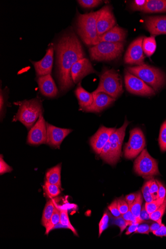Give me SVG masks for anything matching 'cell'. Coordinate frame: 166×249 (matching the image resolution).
Listing matches in <instances>:
<instances>
[{
	"label": "cell",
	"instance_id": "6da1fadb",
	"mask_svg": "<svg viewBox=\"0 0 166 249\" xmlns=\"http://www.w3.org/2000/svg\"><path fill=\"white\" fill-rule=\"evenodd\" d=\"M55 49L58 84L61 92L64 93L74 86L71 69L76 62L84 58L85 53L78 37L71 32L61 37Z\"/></svg>",
	"mask_w": 166,
	"mask_h": 249
},
{
	"label": "cell",
	"instance_id": "7a4b0ae2",
	"mask_svg": "<svg viewBox=\"0 0 166 249\" xmlns=\"http://www.w3.org/2000/svg\"><path fill=\"white\" fill-rule=\"evenodd\" d=\"M100 10L88 14H78L77 32L83 42L88 46H94L99 43L97 22Z\"/></svg>",
	"mask_w": 166,
	"mask_h": 249
},
{
	"label": "cell",
	"instance_id": "3957f363",
	"mask_svg": "<svg viewBox=\"0 0 166 249\" xmlns=\"http://www.w3.org/2000/svg\"><path fill=\"white\" fill-rule=\"evenodd\" d=\"M130 73L144 81L158 91L166 83V76L160 69L147 64L129 67L127 70Z\"/></svg>",
	"mask_w": 166,
	"mask_h": 249
},
{
	"label": "cell",
	"instance_id": "277c9868",
	"mask_svg": "<svg viewBox=\"0 0 166 249\" xmlns=\"http://www.w3.org/2000/svg\"><path fill=\"white\" fill-rule=\"evenodd\" d=\"M19 106L13 122L19 121L28 129H31L42 112V106L40 101L37 99L25 100L15 103Z\"/></svg>",
	"mask_w": 166,
	"mask_h": 249
},
{
	"label": "cell",
	"instance_id": "5b68a950",
	"mask_svg": "<svg viewBox=\"0 0 166 249\" xmlns=\"http://www.w3.org/2000/svg\"><path fill=\"white\" fill-rule=\"evenodd\" d=\"M121 77L115 70L105 68L100 76V83L97 89L93 93L103 92L114 99L123 93Z\"/></svg>",
	"mask_w": 166,
	"mask_h": 249
},
{
	"label": "cell",
	"instance_id": "8992f818",
	"mask_svg": "<svg viewBox=\"0 0 166 249\" xmlns=\"http://www.w3.org/2000/svg\"><path fill=\"white\" fill-rule=\"evenodd\" d=\"M124 42L102 41L89 50L91 58L98 62L111 61L119 58L124 51Z\"/></svg>",
	"mask_w": 166,
	"mask_h": 249
},
{
	"label": "cell",
	"instance_id": "52a82bcc",
	"mask_svg": "<svg viewBox=\"0 0 166 249\" xmlns=\"http://www.w3.org/2000/svg\"><path fill=\"white\" fill-rule=\"evenodd\" d=\"M134 171L139 176L145 178L160 175L157 161L145 149L141 152L134 163Z\"/></svg>",
	"mask_w": 166,
	"mask_h": 249
},
{
	"label": "cell",
	"instance_id": "ba28073f",
	"mask_svg": "<svg viewBox=\"0 0 166 249\" xmlns=\"http://www.w3.org/2000/svg\"><path fill=\"white\" fill-rule=\"evenodd\" d=\"M146 146L145 135L139 128H135L130 131L129 142L126 144L124 155L128 160L136 158Z\"/></svg>",
	"mask_w": 166,
	"mask_h": 249
},
{
	"label": "cell",
	"instance_id": "9c48e42d",
	"mask_svg": "<svg viewBox=\"0 0 166 249\" xmlns=\"http://www.w3.org/2000/svg\"><path fill=\"white\" fill-rule=\"evenodd\" d=\"M125 81L127 90L131 94L142 96H152L155 94L153 88L128 71L125 72Z\"/></svg>",
	"mask_w": 166,
	"mask_h": 249
},
{
	"label": "cell",
	"instance_id": "30bf717a",
	"mask_svg": "<svg viewBox=\"0 0 166 249\" xmlns=\"http://www.w3.org/2000/svg\"><path fill=\"white\" fill-rule=\"evenodd\" d=\"M47 138L46 123L41 112L37 121L29 132L27 143L32 145H39L46 143Z\"/></svg>",
	"mask_w": 166,
	"mask_h": 249
},
{
	"label": "cell",
	"instance_id": "8fae6325",
	"mask_svg": "<svg viewBox=\"0 0 166 249\" xmlns=\"http://www.w3.org/2000/svg\"><path fill=\"white\" fill-rule=\"evenodd\" d=\"M143 37H139L134 40L129 45L125 56L126 63L138 66L145 64V55L142 49Z\"/></svg>",
	"mask_w": 166,
	"mask_h": 249
},
{
	"label": "cell",
	"instance_id": "7c38bea8",
	"mask_svg": "<svg viewBox=\"0 0 166 249\" xmlns=\"http://www.w3.org/2000/svg\"><path fill=\"white\" fill-rule=\"evenodd\" d=\"M129 124V122L126 120L123 125L120 128L116 129L110 138L109 142L115 164L120 160L126 130Z\"/></svg>",
	"mask_w": 166,
	"mask_h": 249
},
{
	"label": "cell",
	"instance_id": "4fadbf2b",
	"mask_svg": "<svg viewBox=\"0 0 166 249\" xmlns=\"http://www.w3.org/2000/svg\"><path fill=\"white\" fill-rule=\"evenodd\" d=\"M116 20L111 6L106 5L100 10L97 22L98 36L103 35L115 27Z\"/></svg>",
	"mask_w": 166,
	"mask_h": 249
},
{
	"label": "cell",
	"instance_id": "5bb4252c",
	"mask_svg": "<svg viewBox=\"0 0 166 249\" xmlns=\"http://www.w3.org/2000/svg\"><path fill=\"white\" fill-rule=\"evenodd\" d=\"M116 128H108L102 126L91 138L90 145L94 152L100 154L103 148L109 141L111 135Z\"/></svg>",
	"mask_w": 166,
	"mask_h": 249
},
{
	"label": "cell",
	"instance_id": "9a60e30c",
	"mask_svg": "<svg viewBox=\"0 0 166 249\" xmlns=\"http://www.w3.org/2000/svg\"><path fill=\"white\" fill-rule=\"evenodd\" d=\"M47 138L46 144L51 146L59 148L60 146L72 129L56 127L46 123Z\"/></svg>",
	"mask_w": 166,
	"mask_h": 249
},
{
	"label": "cell",
	"instance_id": "2e32d148",
	"mask_svg": "<svg viewBox=\"0 0 166 249\" xmlns=\"http://www.w3.org/2000/svg\"><path fill=\"white\" fill-rule=\"evenodd\" d=\"M90 61L83 58L76 62L71 69V76L74 84L78 83L83 78L89 74L96 73Z\"/></svg>",
	"mask_w": 166,
	"mask_h": 249
},
{
	"label": "cell",
	"instance_id": "e0dca14e",
	"mask_svg": "<svg viewBox=\"0 0 166 249\" xmlns=\"http://www.w3.org/2000/svg\"><path fill=\"white\" fill-rule=\"evenodd\" d=\"M54 48L51 46L47 51L44 57L40 61H31L34 66L37 77L50 75L52 73L54 62Z\"/></svg>",
	"mask_w": 166,
	"mask_h": 249
},
{
	"label": "cell",
	"instance_id": "ac0fdd59",
	"mask_svg": "<svg viewBox=\"0 0 166 249\" xmlns=\"http://www.w3.org/2000/svg\"><path fill=\"white\" fill-rule=\"evenodd\" d=\"M37 82L40 92L45 97L55 98L58 94V90L51 74L38 77Z\"/></svg>",
	"mask_w": 166,
	"mask_h": 249
},
{
	"label": "cell",
	"instance_id": "d6986e66",
	"mask_svg": "<svg viewBox=\"0 0 166 249\" xmlns=\"http://www.w3.org/2000/svg\"><path fill=\"white\" fill-rule=\"evenodd\" d=\"M93 101L92 104L86 109L89 112L99 113L111 106L115 100L109 95L103 93H92Z\"/></svg>",
	"mask_w": 166,
	"mask_h": 249
},
{
	"label": "cell",
	"instance_id": "ffe728a7",
	"mask_svg": "<svg viewBox=\"0 0 166 249\" xmlns=\"http://www.w3.org/2000/svg\"><path fill=\"white\" fill-rule=\"evenodd\" d=\"M146 27L152 35H166V16L148 17Z\"/></svg>",
	"mask_w": 166,
	"mask_h": 249
},
{
	"label": "cell",
	"instance_id": "44dd1931",
	"mask_svg": "<svg viewBox=\"0 0 166 249\" xmlns=\"http://www.w3.org/2000/svg\"><path fill=\"white\" fill-rule=\"evenodd\" d=\"M127 33L126 30L116 26L103 35L99 36V43L102 41L124 42L126 40Z\"/></svg>",
	"mask_w": 166,
	"mask_h": 249
},
{
	"label": "cell",
	"instance_id": "7402d4cb",
	"mask_svg": "<svg viewBox=\"0 0 166 249\" xmlns=\"http://www.w3.org/2000/svg\"><path fill=\"white\" fill-rule=\"evenodd\" d=\"M75 95L78 100L80 107L83 110H86L92 103L93 101L92 94L87 92L79 83L75 91Z\"/></svg>",
	"mask_w": 166,
	"mask_h": 249
},
{
	"label": "cell",
	"instance_id": "603a6c76",
	"mask_svg": "<svg viewBox=\"0 0 166 249\" xmlns=\"http://www.w3.org/2000/svg\"><path fill=\"white\" fill-rule=\"evenodd\" d=\"M61 164H58L49 169L45 175L46 181L50 184L56 185L61 188Z\"/></svg>",
	"mask_w": 166,
	"mask_h": 249
},
{
	"label": "cell",
	"instance_id": "cb8c5ba5",
	"mask_svg": "<svg viewBox=\"0 0 166 249\" xmlns=\"http://www.w3.org/2000/svg\"><path fill=\"white\" fill-rule=\"evenodd\" d=\"M142 12L147 13L166 12V0H149Z\"/></svg>",
	"mask_w": 166,
	"mask_h": 249
},
{
	"label": "cell",
	"instance_id": "d4e9b609",
	"mask_svg": "<svg viewBox=\"0 0 166 249\" xmlns=\"http://www.w3.org/2000/svg\"><path fill=\"white\" fill-rule=\"evenodd\" d=\"M142 49L148 57L151 56L156 50V42L154 36L146 37L142 42Z\"/></svg>",
	"mask_w": 166,
	"mask_h": 249
},
{
	"label": "cell",
	"instance_id": "484cf974",
	"mask_svg": "<svg viewBox=\"0 0 166 249\" xmlns=\"http://www.w3.org/2000/svg\"><path fill=\"white\" fill-rule=\"evenodd\" d=\"M55 208V203L53 201L50 200L46 203L41 219V223L44 227L45 228L47 224H48L50 221Z\"/></svg>",
	"mask_w": 166,
	"mask_h": 249
},
{
	"label": "cell",
	"instance_id": "4316f807",
	"mask_svg": "<svg viewBox=\"0 0 166 249\" xmlns=\"http://www.w3.org/2000/svg\"><path fill=\"white\" fill-rule=\"evenodd\" d=\"M142 203H143V196L140 192L137 193L135 200L132 204L129 207V209L136 217L137 222L141 224L139 220V216L142 210Z\"/></svg>",
	"mask_w": 166,
	"mask_h": 249
},
{
	"label": "cell",
	"instance_id": "83f0119b",
	"mask_svg": "<svg viewBox=\"0 0 166 249\" xmlns=\"http://www.w3.org/2000/svg\"><path fill=\"white\" fill-rule=\"evenodd\" d=\"M60 210L55 206V211L53 216L49 221V223L46 225L45 229V234L48 235L51 231H52L55 226L60 223Z\"/></svg>",
	"mask_w": 166,
	"mask_h": 249
},
{
	"label": "cell",
	"instance_id": "f1b7e54d",
	"mask_svg": "<svg viewBox=\"0 0 166 249\" xmlns=\"http://www.w3.org/2000/svg\"><path fill=\"white\" fill-rule=\"evenodd\" d=\"M43 188L46 195L50 198L57 196L61 193L60 188L59 186L50 184L47 181H45Z\"/></svg>",
	"mask_w": 166,
	"mask_h": 249
},
{
	"label": "cell",
	"instance_id": "f546056e",
	"mask_svg": "<svg viewBox=\"0 0 166 249\" xmlns=\"http://www.w3.org/2000/svg\"><path fill=\"white\" fill-rule=\"evenodd\" d=\"M60 224L65 226L66 228L69 229L71 231H72L74 235L76 236H78L77 232L76 230L74 228V226L71 224L68 214V211L67 210L65 209H60Z\"/></svg>",
	"mask_w": 166,
	"mask_h": 249
},
{
	"label": "cell",
	"instance_id": "4dcf8cb0",
	"mask_svg": "<svg viewBox=\"0 0 166 249\" xmlns=\"http://www.w3.org/2000/svg\"><path fill=\"white\" fill-rule=\"evenodd\" d=\"M100 155L102 159L106 163L111 165L115 164L111 151L109 142L105 145Z\"/></svg>",
	"mask_w": 166,
	"mask_h": 249
},
{
	"label": "cell",
	"instance_id": "1f68e13d",
	"mask_svg": "<svg viewBox=\"0 0 166 249\" xmlns=\"http://www.w3.org/2000/svg\"><path fill=\"white\" fill-rule=\"evenodd\" d=\"M166 209V197L159 208L155 212L150 214V219L160 224H162V218L165 212Z\"/></svg>",
	"mask_w": 166,
	"mask_h": 249
},
{
	"label": "cell",
	"instance_id": "d6a6232c",
	"mask_svg": "<svg viewBox=\"0 0 166 249\" xmlns=\"http://www.w3.org/2000/svg\"><path fill=\"white\" fill-rule=\"evenodd\" d=\"M158 141L161 151H166V121L161 127Z\"/></svg>",
	"mask_w": 166,
	"mask_h": 249
},
{
	"label": "cell",
	"instance_id": "836d02e7",
	"mask_svg": "<svg viewBox=\"0 0 166 249\" xmlns=\"http://www.w3.org/2000/svg\"><path fill=\"white\" fill-rule=\"evenodd\" d=\"M151 180L147 181L142 188V194L146 202H150L154 200L153 196L150 192V185Z\"/></svg>",
	"mask_w": 166,
	"mask_h": 249
},
{
	"label": "cell",
	"instance_id": "e575fe53",
	"mask_svg": "<svg viewBox=\"0 0 166 249\" xmlns=\"http://www.w3.org/2000/svg\"><path fill=\"white\" fill-rule=\"evenodd\" d=\"M77 2L82 7L90 9L98 6L103 1L99 0H79Z\"/></svg>",
	"mask_w": 166,
	"mask_h": 249
},
{
	"label": "cell",
	"instance_id": "d590c367",
	"mask_svg": "<svg viewBox=\"0 0 166 249\" xmlns=\"http://www.w3.org/2000/svg\"><path fill=\"white\" fill-rule=\"evenodd\" d=\"M162 203L158 200H154L150 202H146L145 208L148 213L150 214L155 212Z\"/></svg>",
	"mask_w": 166,
	"mask_h": 249
},
{
	"label": "cell",
	"instance_id": "8d00e7d4",
	"mask_svg": "<svg viewBox=\"0 0 166 249\" xmlns=\"http://www.w3.org/2000/svg\"><path fill=\"white\" fill-rule=\"evenodd\" d=\"M109 215L107 213H104L102 218L101 219L99 224V236L100 237L105 230H106L109 225Z\"/></svg>",
	"mask_w": 166,
	"mask_h": 249
},
{
	"label": "cell",
	"instance_id": "74e56055",
	"mask_svg": "<svg viewBox=\"0 0 166 249\" xmlns=\"http://www.w3.org/2000/svg\"><path fill=\"white\" fill-rule=\"evenodd\" d=\"M150 192L154 200L158 199L159 185L157 180L154 178L150 179Z\"/></svg>",
	"mask_w": 166,
	"mask_h": 249
},
{
	"label": "cell",
	"instance_id": "f35d334b",
	"mask_svg": "<svg viewBox=\"0 0 166 249\" xmlns=\"http://www.w3.org/2000/svg\"><path fill=\"white\" fill-rule=\"evenodd\" d=\"M147 3L148 1H146V0H135L132 3L131 8L134 11H142Z\"/></svg>",
	"mask_w": 166,
	"mask_h": 249
},
{
	"label": "cell",
	"instance_id": "ab89813d",
	"mask_svg": "<svg viewBox=\"0 0 166 249\" xmlns=\"http://www.w3.org/2000/svg\"><path fill=\"white\" fill-rule=\"evenodd\" d=\"M108 209L114 217L116 218L122 216V214L119 209H118L117 200L115 199L108 207Z\"/></svg>",
	"mask_w": 166,
	"mask_h": 249
},
{
	"label": "cell",
	"instance_id": "60d3db41",
	"mask_svg": "<svg viewBox=\"0 0 166 249\" xmlns=\"http://www.w3.org/2000/svg\"><path fill=\"white\" fill-rule=\"evenodd\" d=\"M118 209H119L121 213L124 214L127 213L129 210V207L126 200L123 198H120L117 200Z\"/></svg>",
	"mask_w": 166,
	"mask_h": 249
},
{
	"label": "cell",
	"instance_id": "b9f144b4",
	"mask_svg": "<svg viewBox=\"0 0 166 249\" xmlns=\"http://www.w3.org/2000/svg\"><path fill=\"white\" fill-rule=\"evenodd\" d=\"M114 223L120 228L121 233H122L126 230L127 226L129 225V224L127 222L122 216L118 217H115Z\"/></svg>",
	"mask_w": 166,
	"mask_h": 249
},
{
	"label": "cell",
	"instance_id": "7bdbcfd3",
	"mask_svg": "<svg viewBox=\"0 0 166 249\" xmlns=\"http://www.w3.org/2000/svg\"><path fill=\"white\" fill-rule=\"evenodd\" d=\"M12 170V168L5 162L3 156L1 155V157H0V174L2 175L7 173H10Z\"/></svg>",
	"mask_w": 166,
	"mask_h": 249
},
{
	"label": "cell",
	"instance_id": "ee69618b",
	"mask_svg": "<svg viewBox=\"0 0 166 249\" xmlns=\"http://www.w3.org/2000/svg\"><path fill=\"white\" fill-rule=\"evenodd\" d=\"M122 216L129 224V225L134 223H138L136 217L134 216L130 209L127 213L122 214Z\"/></svg>",
	"mask_w": 166,
	"mask_h": 249
},
{
	"label": "cell",
	"instance_id": "f6af8a7d",
	"mask_svg": "<svg viewBox=\"0 0 166 249\" xmlns=\"http://www.w3.org/2000/svg\"><path fill=\"white\" fill-rule=\"evenodd\" d=\"M159 185L158 200L163 203L166 197V189L164 185L159 181L157 180Z\"/></svg>",
	"mask_w": 166,
	"mask_h": 249
},
{
	"label": "cell",
	"instance_id": "bcb514c9",
	"mask_svg": "<svg viewBox=\"0 0 166 249\" xmlns=\"http://www.w3.org/2000/svg\"><path fill=\"white\" fill-rule=\"evenodd\" d=\"M150 231V226L147 224H140L138 226L135 233L149 234Z\"/></svg>",
	"mask_w": 166,
	"mask_h": 249
},
{
	"label": "cell",
	"instance_id": "7dc6e473",
	"mask_svg": "<svg viewBox=\"0 0 166 249\" xmlns=\"http://www.w3.org/2000/svg\"><path fill=\"white\" fill-rule=\"evenodd\" d=\"M149 219H150V214L146 211L145 206L142 208V210L140 213L139 220L140 223L144 221L149 220Z\"/></svg>",
	"mask_w": 166,
	"mask_h": 249
},
{
	"label": "cell",
	"instance_id": "c3c4849f",
	"mask_svg": "<svg viewBox=\"0 0 166 249\" xmlns=\"http://www.w3.org/2000/svg\"><path fill=\"white\" fill-rule=\"evenodd\" d=\"M153 234L158 237H166V227L162 224L161 227L156 231L153 232Z\"/></svg>",
	"mask_w": 166,
	"mask_h": 249
},
{
	"label": "cell",
	"instance_id": "681fc988",
	"mask_svg": "<svg viewBox=\"0 0 166 249\" xmlns=\"http://www.w3.org/2000/svg\"><path fill=\"white\" fill-rule=\"evenodd\" d=\"M136 196L137 194H130L126 196L125 200L128 203L129 207H130L132 204L135 200Z\"/></svg>",
	"mask_w": 166,
	"mask_h": 249
},
{
	"label": "cell",
	"instance_id": "f907efd6",
	"mask_svg": "<svg viewBox=\"0 0 166 249\" xmlns=\"http://www.w3.org/2000/svg\"><path fill=\"white\" fill-rule=\"evenodd\" d=\"M139 224H140L139 223H134L129 225V227L128 229V231H127L126 234L129 235L133 232L135 233V231H137Z\"/></svg>",
	"mask_w": 166,
	"mask_h": 249
},
{
	"label": "cell",
	"instance_id": "816d5d0a",
	"mask_svg": "<svg viewBox=\"0 0 166 249\" xmlns=\"http://www.w3.org/2000/svg\"><path fill=\"white\" fill-rule=\"evenodd\" d=\"M162 224H160L158 222L153 223L150 226V232H153L154 231H157L160 227Z\"/></svg>",
	"mask_w": 166,
	"mask_h": 249
},
{
	"label": "cell",
	"instance_id": "f5cc1de1",
	"mask_svg": "<svg viewBox=\"0 0 166 249\" xmlns=\"http://www.w3.org/2000/svg\"><path fill=\"white\" fill-rule=\"evenodd\" d=\"M4 98L1 89V95H0V110H1V114H2L3 109L4 106Z\"/></svg>",
	"mask_w": 166,
	"mask_h": 249
}]
</instances>
